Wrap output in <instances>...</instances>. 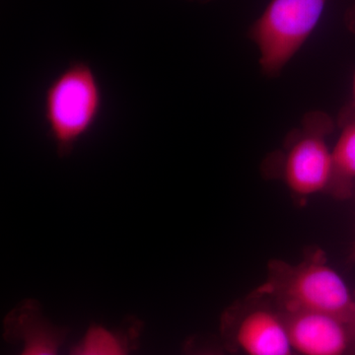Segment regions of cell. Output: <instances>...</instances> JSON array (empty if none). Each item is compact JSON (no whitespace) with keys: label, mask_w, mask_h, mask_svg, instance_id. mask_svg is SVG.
Segmentation results:
<instances>
[{"label":"cell","mask_w":355,"mask_h":355,"mask_svg":"<svg viewBox=\"0 0 355 355\" xmlns=\"http://www.w3.org/2000/svg\"><path fill=\"white\" fill-rule=\"evenodd\" d=\"M104 106L101 80L87 60H70L53 77L44 88L42 112L58 157H69L94 130Z\"/></svg>","instance_id":"cell-1"},{"label":"cell","mask_w":355,"mask_h":355,"mask_svg":"<svg viewBox=\"0 0 355 355\" xmlns=\"http://www.w3.org/2000/svg\"><path fill=\"white\" fill-rule=\"evenodd\" d=\"M257 295L273 299L282 314L324 313L349 324L355 303L347 284L321 252L296 266L273 263Z\"/></svg>","instance_id":"cell-2"},{"label":"cell","mask_w":355,"mask_h":355,"mask_svg":"<svg viewBox=\"0 0 355 355\" xmlns=\"http://www.w3.org/2000/svg\"><path fill=\"white\" fill-rule=\"evenodd\" d=\"M328 0H272L251 28L261 69L279 73L321 19Z\"/></svg>","instance_id":"cell-3"},{"label":"cell","mask_w":355,"mask_h":355,"mask_svg":"<svg viewBox=\"0 0 355 355\" xmlns=\"http://www.w3.org/2000/svg\"><path fill=\"white\" fill-rule=\"evenodd\" d=\"M299 355H345L352 338L349 324L324 313L282 314Z\"/></svg>","instance_id":"cell-4"},{"label":"cell","mask_w":355,"mask_h":355,"mask_svg":"<svg viewBox=\"0 0 355 355\" xmlns=\"http://www.w3.org/2000/svg\"><path fill=\"white\" fill-rule=\"evenodd\" d=\"M284 177L287 186L299 196L324 191L334 180L333 153L321 135L308 133L291 147Z\"/></svg>","instance_id":"cell-5"},{"label":"cell","mask_w":355,"mask_h":355,"mask_svg":"<svg viewBox=\"0 0 355 355\" xmlns=\"http://www.w3.org/2000/svg\"><path fill=\"white\" fill-rule=\"evenodd\" d=\"M238 347L247 355H296L284 315L268 309L251 311L235 331Z\"/></svg>","instance_id":"cell-6"},{"label":"cell","mask_w":355,"mask_h":355,"mask_svg":"<svg viewBox=\"0 0 355 355\" xmlns=\"http://www.w3.org/2000/svg\"><path fill=\"white\" fill-rule=\"evenodd\" d=\"M6 334L24 343L20 355H60L65 331L44 319L38 306L25 302L6 320Z\"/></svg>","instance_id":"cell-7"},{"label":"cell","mask_w":355,"mask_h":355,"mask_svg":"<svg viewBox=\"0 0 355 355\" xmlns=\"http://www.w3.org/2000/svg\"><path fill=\"white\" fill-rule=\"evenodd\" d=\"M70 355H128L123 340L100 326L91 327Z\"/></svg>","instance_id":"cell-8"},{"label":"cell","mask_w":355,"mask_h":355,"mask_svg":"<svg viewBox=\"0 0 355 355\" xmlns=\"http://www.w3.org/2000/svg\"><path fill=\"white\" fill-rule=\"evenodd\" d=\"M334 179L352 180L355 178V121L343 128L335 148L331 151Z\"/></svg>","instance_id":"cell-9"},{"label":"cell","mask_w":355,"mask_h":355,"mask_svg":"<svg viewBox=\"0 0 355 355\" xmlns=\"http://www.w3.org/2000/svg\"><path fill=\"white\" fill-rule=\"evenodd\" d=\"M349 327L350 333H352V338H354L355 340V303L354 313H352V319H350Z\"/></svg>","instance_id":"cell-10"},{"label":"cell","mask_w":355,"mask_h":355,"mask_svg":"<svg viewBox=\"0 0 355 355\" xmlns=\"http://www.w3.org/2000/svg\"><path fill=\"white\" fill-rule=\"evenodd\" d=\"M352 109L355 111V76L354 78V84H352Z\"/></svg>","instance_id":"cell-11"},{"label":"cell","mask_w":355,"mask_h":355,"mask_svg":"<svg viewBox=\"0 0 355 355\" xmlns=\"http://www.w3.org/2000/svg\"><path fill=\"white\" fill-rule=\"evenodd\" d=\"M352 260L355 261V241H354V248H352Z\"/></svg>","instance_id":"cell-12"},{"label":"cell","mask_w":355,"mask_h":355,"mask_svg":"<svg viewBox=\"0 0 355 355\" xmlns=\"http://www.w3.org/2000/svg\"><path fill=\"white\" fill-rule=\"evenodd\" d=\"M200 355H221L218 354H216V352H205V354H200Z\"/></svg>","instance_id":"cell-13"}]
</instances>
